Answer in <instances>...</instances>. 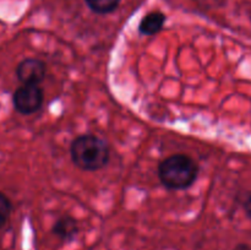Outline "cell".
<instances>
[{
    "label": "cell",
    "instance_id": "1",
    "mask_svg": "<svg viewBox=\"0 0 251 250\" xmlns=\"http://www.w3.org/2000/svg\"><path fill=\"white\" fill-rule=\"evenodd\" d=\"M70 156L73 163L81 171H100L109 162V145L96 135H80L71 142Z\"/></svg>",
    "mask_w": 251,
    "mask_h": 250
},
{
    "label": "cell",
    "instance_id": "2",
    "mask_svg": "<svg viewBox=\"0 0 251 250\" xmlns=\"http://www.w3.org/2000/svg\"><path fill=\"white\" fill-rule=\"evenodd\" d=\"M199 171V164L190 156L176 153L159 163L158 178L168 190H186L195 184Z\"/></svg>",
    "mask_w": 251,
    "mask_h": 250
},
{
    "label": "cell",
    "instance_id": "3",
    "mask_svg": "<svg viewBox=\"0 0 251 250\" xmlns=\"http://www.w3.org/2000/svg\"><path fill=\"white\" fill-rule=\"evenodd\" d=\"M44 102L43 90L38 85H22L12 95L15 110L22 115L38 112Z\"/></svg>",
    "mask_w": 251,
    "mask_h": 250
},
{
    "label": "cell",
    "instance_id": "4",
    "mask_svg": "<svg viewBox=\"0 0 251 250\" xmlns=\"http://www.w3.org/2000/svg\"><path fill=\"white\" fill-rule=\"evenodd\" d=\"M16 77L22 85H39L46 78L47 65L37 58H26L16 66Z\"/></svg>",
    "mask_w": 251,
    "mask_h": 250
},
{
    "label": "cell",
    "instance_id": "5",
    "mask_svg": "<svg viewBox=\"0 0 251 250\" xmlns=\"http://www.w3.org/2000/svg\"><path fill=\"white\" fill-rule=\"evenodd\" d=\"M167 17L163 12L161 11H152L147 14L146 16L142 17L139 25V32L142 36H156L157 33L163 29L164 22Z\"/></svg>",
    "mask_w": 251,
    "mask_h": 250
},
{
    "label": "cell",
    "instance_id": "6",
    "mask_svg": "<svg viewBox=\"0 0 251 250\" xmlns=\"http://www.w3.org/2000/svg\"><path fill=\"white\" fill-rule=\"evenodd\" d=\"M78 225L75 218L70 216H64L60 217L55 223H54L51 232L54 235L61 239L63 242H71L78 234Z\"/></svg>",
    "mask_w": 251,
    "mask_h": 250
},
{
    "label": "cell",
    "instance_id": "7",
    "mask_svg": "<svg viewBox=\"0 0 251 250\" xmlns=\"http://www.w3.org/2000/svg\"><path fill=\"white\" fill-rule=\"evenodd\" d=\"M85 1L90 10L100 15L113 12L120 4V0H85Z\"/></svg>",
    "mask_w": 251,
    "mask_h": 250
},
{
    "label": "cell",
    "instance_id": "8",
    "mask_svg": "<svg viewBox=\"0 0 251 250\" xmlns=\"http://www.w3.org/2000/svg\"><path fill=\"white\" fill-rule=\"evenodd\" d=\"M12 212V203L10 199L0 191V228L4 227Z\"/></svg>",
    "mask_w": 251,
    "mask_h": 250
},
{
    "label": "cell",
    "instance_id": "9",
    "mask_svg": "<svg viewBox=\"0 0 251 250\" xmlns=\"http://www.w3.org/2000/svg\"><path fill=\"white\" fill-rule=\"evenodd\" d=\"M201 7L203 9H213V7H220L223 5L225 0H195Z\"/></svg>",
    "mask_w": 251,
    "mask_h": 250
},
{
    "label": "cell",
    "instance_id": "10",
    "mask_svg": "<svg viewBox=\"0 0 251 250\" xmlns=\"http://www.w3.org/2000/svg\"><path fill=\"white\" fill-rule=\"evenodd\" d=\"M243 207H244L245 213H247V216L249 217V220L251 221V194L249 196H248L247 199H245L244 203H243Z\"/></svg>",
    "mask_w": 251,
    "mask_h": 250
},
{
    "label": "cell",
    "instance_id": "11",
    "mask_svg": "<svg viewBox=\"0 0 251 250\" xmlns=\"http://www.w3.org/2000/svg\"><path fill=\"white\" fill-rule=\"evenodd\" d=\"M234 250H251V248L248 244H238Z\"/></svg>",
    "mask_w": 251,
    "mask_h": 250
}]
</instances>
